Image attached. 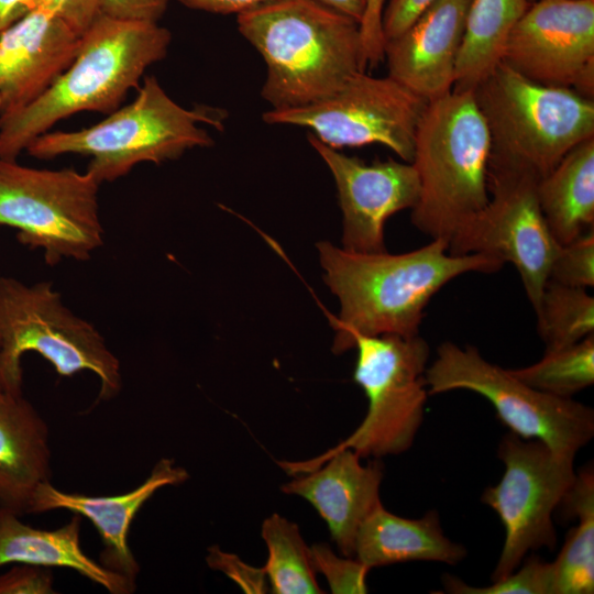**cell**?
Here are the masks:
<instances>
[{"instance_id":"cell-1","label":"cell","mask_w":594,"mask_h":594,"mask_svg":"<svg viewBox=\"0 0 594 594\" xmlns=\"http://www.w3.org/2000/svg\"><path fill=\"white\" fill-rule=\"evenodd\" d=\"M317 249L324 282L340 302L339 317L328 316L336 330V353L351 349L353 333L418 336L427 305L446 284L504 266L484 254H451L442 239L400 254L356 253L329 242H319Z\"/></svg>"},{"instance_id":"cell-2","label":"cell","mask_w":594,"mask_h":594,"mask_svg":"<svg viewBox=\"0 0 594 594\" xmlns=\"http://www.w3.org/2000/svg\"><path fill=\"white\" fill-rule=\"evenodd\" d=\"M266 64L261 95L272 109L318 102L365 70L360 24L316 0H273L237 15Z\"/></svg>"},{"instance_id":"cell-3","label":"cell","mask_w":594,"mask_h":594,"mask_svg":"<svg viewBox=\"0 0 594 594\" xmlns=\"http://www.w3.org/2000/svg\"><path fill=\"white\" fill-rule=\"evenodd\" d=\"M170 32L156 22L101 14L81 35L73 63L35 100L0 114V158L16 160L57 122L82 111L111 113L145 70L162 61Z\"/></svg>"},{"instance_id":"cell-4","label":"cell","mask_w":594,"mask_h":594,"mask_svg":"<svg viewBox=\"0 0 594 594\" xmlns=\"http://www.w3.org/2000/svg\"><path fill=\"white\" fill-rule=\"evenodd\" d=\"M490 152L487 125L472 90L428 101L411 161L420 183L411 222L420 232L449 243L486 206Z\"/></svg>"},{"instance_id":"cell-5","label":"cell","mask_w":594,"mask_h":594,"mask_svg":"<svg viewBox=\"0 0 594 594\" xmlns=\"http://www.w3.org/2000/svg\"><path fill=\"white\" fill-rule=\"evenodd\" d=\"M226 114L205 106L186 109L174 101L154 76L145 77L136 97L94 124L76 131L46 132L26 148L36 158L64 154L90 156L89 172L99 184L113 182L144 162L155 164L213 144L200 127L223 128Z\"/></svg>"},{"instance_id":"cell-6","label":"cell","mask_w":594,"mask_h":594,"mask_svg":"<svg viewBox=\"0 0 594 594\" xmlns=\"http://www.w3.org/2000/svg\"><path fill=\"white\" fill-rule=\"evenodd\" d=\"M472 91L490 134L488 169L528 173L540 180L594 136L593 99L530 80L504 62Z\"/></svg>"},{"instance_id":"cell-7","label":"cell","mask_w":594,"mask_h":594,"mask_svg":"<svg viewBox=\"0 0 594 594\" xmlns=\"http://www.w3.org/2000/svg\"><path fill=\"white\" fill-rule=\"evenodd\" d=\"M35 352L61 376L81 371L100 383L99 400H109L122 388L119 359L89 321L75 315L50 282L32 285L0 277V385L23 393L22 356Z\"/></svg>"},{"instance_id":"cell-8","label":"cell","mask_w":594,"mask_h":594,"mask_svg":"<svg viewBox=\"0 0 594 594\" xmlns=\"http://www.w3.org/2000/svg\"><path fill=\"white\" fill-rule=\"evenodd\" d=\"M99 186L87 170L34 168L0 158V226L15 229L21 244L41 249L48 265L87 261L105 239Z\"/></svg>"},{"instance_id":"cell-9","label":"cell","mask_w":594,"mask_h":594,"mask_svg":"<svg viewBox=\"0 0 594 594\" xmlns=\"http://www.w3.org/2000/svg\"><path fill=\"white\" fill-rule=\"evenodd\" d=\"M428 394L466 389L485 397L499 420L524 439H537L574 459L594 436V411L572 398L537 391L509 370L485 360L472 345L441 343L425 374Z\"/></svg>"},{"instance_id":"cell-10","label":"cell","mask_w":594,"mask_h":594,"mask_svg":"<svg viewBox=\"0 0 594 594\" xmlns=\"http://www.w3.org/2000/svg\"><path fill=\"white\" fill-rule=\"evenodd\" d=\"M350 348L358 351L353 378L369 407L361 425L333 450L351 449L360 458L407 451L424 420L428 343L419 334L353 333Z\"/></svg>"},{"instance_id":"cell-11","label":"cell","mask_w":594,"mask_h":594,"mask_svg":"<svg viewBox=\"0 0 594 594\" xmlns=\"http://www.w3.org/2000/svg\"><path fill=\"white\" fill-rule=\"evenodd\" d=\"M498 458L505 464L504 475L482 494L506 532L493 581L514 572L529 551L554 548L553 514L576 476L574 459L512 431L502 438Z\"/></svg>"},{"instance_id":"cell-12","label":"cell","mask_w":594,"mask_h":594,"mask_svg":"<svg viewBox=\"0 0 594 594\" xmlns=\"http://www.w3.org/2000/svg\"><path fill=\"white\" fill-rule=\"evenodd\" d=\"M427 103L389 76L362 72L318 102L272 109L263 120L309 128L320 142L336 150L378 143L411 163L417 125Z\"/></svg>"},{"instance_id":"cell-13","label":"cell","mask_w":594,"mask_h":594,"mask_svg":"<svg viewBox=\"0 0 594 594\" xmlns=\"http://www.w3.org/2000/svg\"><path fill=\"white\" fill-rule=\"evenodd\" d=\"M531 174L488 169L490 199L448 243L454 255L484 254L517 270L535 309L549 279L560 244L541 212Z\"/></svg>"},{"instance_id":"cell-14","label":"cell","mask_w":594,"mask_h":594,"mask_svg":"<svg viewBox=\"0 0 594 594\" xmlns=\"http://www.w3.org/2000/svg\"><path fill=\"white\" fill-rule=\"evenodd\" d=\"M502 62L539 84L594 95V0H536L512 30Z\"/></svg>"},{"instance_id":"cell-15","label":"cell","mask_w":594,"mask_h":594,"mask_svg":"<svg viewBox=\"0 0 594 594\" xmlns=\"http://www.w3.org/2000/svg\"><path fill=\"white\" fill-rule=\"evenodd\" d=\"M310 145L329 167L343 216L342 248L356 253L385 252L384 227L393 215L413 209L420 183L411 163L394 160L366 164L338 152L312 134Z\"/></svg>"},{"instance_id":"cell-16","label":"cell","mask_w":594,"mask_h":594,"mask_svg":"<svg viewBox=\"0 0 594 594\" xmlns=\"http://www.w3.org/2000/svg\"><path fill=\"white\" fill-rule=\"evenodd\" d=\"M360 459L351 449H330L306 462H280L287 472L302 473L280 490L301 496L317 509L345 557H354L358 530L381 504L382 464L363 465Z\"/></svg>"},{"instance_id":"cell-17","label":"cell","mask_w":594,"mask_h":594,"mask_svg":"<svg viewBox=\"0 0 594 594\" xmlns=\"http://www.w3.org/2000/svg\"><path fill=\"white\" fill-rule=\"evenodd\" d=\"M80 37L41 6L0 30V114L42 95L73 63Z\"/></svg>"},{"instance_id":"cell-18","label":"cell","mask_w":594,"mask_h":594,"mask_svg":"<svg viewBox=\"0 0 594 594\" xmlns=\"http://www.w3.org/2000/svg\"><path fill=\"white\" fill-rule=\"evenodd\" d=\"M471 0H435L384 45L388 76L427 101L450 92Z\"/></svg>"},{"instance_id":"cell-19","label":"cell","mask_w":594,"mask_h":594,"mask_svg":"<svg viewBox=\"0 0 594 594\" xmlns=\"http://www.w3.org/2000/svg\"><path fill=\"white\" fill-rule=\"evenodd\" d=\"M188 477V472L173 459L162 458L140 486L114 496L66 493L48 481L41 484L34 493L29 513L66 509L87 518L102 541L100 563L136 585L140 566L129 546L131 524L156 491L164 486L183 484Z\"/></svg>"},{"instance_id":"cell-20","label":"cell","mask_w":594,"mask_h":594,"mask_svg":"<svg viewBox=\"0 0 594 594\" xmlns=\"http://www.w3.org/2000/svg\"><path fill=\"white\" fill-rule=\"evenodd\" d=\"M50 431L23 396L0 385V509L22 516L38 486L51 481Z\"/></svg>"},{"instance_id":"cell-21","label":"cell","mask_w":594,"mask_h":594,"mask_svg":"<svg viewBox=\"0 0 594 594\" xmlns=\"http://www.w3.org/2000/svg\"><path fill=\"white\" fill-rule=\"evenodd\" d=\"M20 517L0 509V568L7 564L67 568L112 594L135 591L136 585L82 551L80 515L74 514L68 522L52 530L26 525Z\"/></svg>"},{"instance_id":"cell-22","label":"cell","mask_w":594,"mask_h":594,"mask_svg":"<svg viewBox=\"0 0 594 594\" xmlns=\"http://www.w3.org/2000/svg\"><path fill=\"white\" fill-rule=\"evenodd\" d=\"M354 557L370 569L409 561L454 565L466 557V549L443 534L436 510L409 519L387 512L381 503L358 530Z\"/></svg>"},{"instance_id":"cell-23","label":"cell","mask_w":594,"mask_h":594,"mask_svg":"<svg viewBox=\"0 0 594 594\" xmlns=\"http://www.w3.org/2000/svg\"><path fill=\"white\" fill-rule=\"evenodd\" d=\"M537 196L560 245L594 227V136L574 146L538 182Z\"/></svg>"},{"instance_id":"cell-24","label":"cell","mask_w":594,"mask_h":594,"mask_svg":"<svg viewBox=\"0 0 594 594\" xmlns=\"http://www.w3.org/2000/svg\"><path fill=\"white\" fill-rule=\"evenodd\" d=\"M529 0H471L452 90H473L502 62L507 38Z\"/></svg>"},{"instance_id":"cell-25","label":"cell","mask_w":594,"mask_h":594,"mask_svg":"<svg viewBox=\"0 0 594 594\" xmlns=\"http://www.w3.org/2000/svg\"><path fill=\"white\" fill-rule=\"evenodd\" d=\"M568 519L576 517L565 542L552 562L554 594L594 592V472L587 465L576 473L558 508Z\"/></svg>"},{"instance_id":"cell-26","label":"cell","mask_w":594,"mask_h":594,"mask_svg":"<svg viewBox=\"0 0 594 594\" xmlns=\"http://www.w3.org/2000/svg\"><path fill=\"white\" fill-rule=\"evenodd\" d=\"M268 557L263 566L275 594H321L310 548L296 524L273 514L262 524Z\"/></svg>"},{"instance_id":"cell-27","label":"cell","mask_w":594,"mask_h":594,"mask_svg":"<svg viewBox=\"0 0 594 594\" xmlns=\"http://www.w3.org/2000/svg\"><path fill=\"white\" fill-rule=\"evenodd\" d=\"M534 310L544 352L572 345L594 334V298L585 288L548 279Z\"/></svg>"},{"instance_id":"cell-28","label":"cell","mask_w":594,"mask_h":594,"mask_svg":"<svg viewBox=\"0 0 594 594\" xmlns=\"http://www.w3.org/2000/svg\"><path fill=\"white\" fill-rule=\"evenodd\" d=\"M509 372L537 391L572 398L594 383V334L572 345L544 352L537 363Z\"/></svg>"},{"instance_id":"cell-29","label":"cell","mask_w":594,"mask_h":594,"mask_svg":"<svg viewBox=\"0 0 594 594\" xmlns=\"http://www.w3.org/2000/svg\"><path fill=\"white\" fill-rule=\"evenodd\" d=\"M443 586L447 593L454 594H554L552 562L532 556L518 571L495 580L491 585L471 586L458 578L446 575Z\"/></svg>"},{"instance_id":"cell-30","label":"cell","mask_w":594,"mask_h":594,"mask_svg":"<svg viewBox=\"0 0 594 594\" xmlns=\"http://www.w3.org/2000/svg\"><path fill=\"white\" fill-rule=\"evenodd\" d=\"M549 279L572 287H593L594 228L559 246L550 266Z\"/></svg>"},{"instance_id":"cell-31","label":"cell","mask_w":594,"mask_h":594,"mask_svg":"<svg viewBox=\"0 0 594 594\" xmlns=\"http://www.w3.org/2000/svg\"><path fill=\"white\" fill-rule=\"evenodd\" d=\"M310 554L316 573L324 575L332 593H367L366 576L371 569L356 558L338 557L326 543L312 544Z\"/></svg>"},{"instance_id":"cell-32","label":"cell","mask_w":594,"mask_h":594,"mask_svg":"<svg viewBox=\"0 0 594 594\" xmlns=\"http://www.w3.org/2000/svg\"><path fill=\"white\" fill-rule=\"evenodd\" d=\"M206 561L209 568L220 571L234 581L245 593H266V573L263 568H254L218 546L208 548Z\"/></svg>"},{"instance_id":"cell-33","label":"cell","mask_w":594,"mask_h":594,"mask_svg":"<svg viewBox=\"0 0 594 594\" xmlns=\"http://www.w3.org/2000/svg\"><path fill=\"white\" fill-rule=\"evenodd\" d=\"M54 579L50 568L14 564L0 574V594H52Z\"/></svg>"},{"instance_id":"cell-34","label":"cell","mask_w":594,"mask_h":594,"mask_svg":"<svg viewBox=\"0 0 594 594\" xmlns=\"http://www.w3.org/2000/svg\"><path fill=\"white\" fill-rule=\"evenodd\" d=\"M38 6L66 22L79 36L102 14V0H40Z\"/></svg>"},{"instance_id":"cell-35","label":"cell","mask_w":594,"mask_h":594,"mask_svg":"<svg viewBox=\"0 0 594 594\" xmlns=\"http://www.w3.org/2000/svg\"><path fill=\"white\" fill-rule=\"evenodd\" d=\"M435 0H388L382 15L384 42L405 32ZM385 45V44H384Z\"/></svg>"},{"instance_id":"cell-36","label":"cell","mask_w":594,"mask_h":594,"mask_svg":"<svg viewBox=\"0 0 594 594\" xmlns=\"http://www.w3.org/2000/svg\"><path fill=\"white\" fill-rule=\"evenodd\" d=\"M169 0H102V14L127 21L156 22Z\"/></svg>"},{"instance_id":"cell-37","label":"cell","mask_w":594,"mask_h":594,"mask_svg":"<svg viewBox=\"0 0 594 594\" xmlns=\"http://www.w3.org/2000/svg\"><path fill=\"white\" fill-rule=\"evenodd\" d=\"M386 0H367L366 11L360 24L367 64L375 66L384 58L382 15Z\"/></svg>"},{"instance_id":"cell-38","label":"cell","mask_w":594,"mask_h":594,"mask_svg":"<svg viewBox=\"0 0 594 594\" xmlns=\"http://www.w3.org/2000/svg\"><path fill=\"white\" fill-rule=\"evenodd\" d=\"M183 6L216 14H239L273 0H178Z\"/></svg>"},{"instance_id":"cell-39","label":"cell","mask_w":594,"mask_h":594,"mask_svg":"<svg viewBox=\"0 0 594 594\" xmlns=\"http://www.w3.org/2000/svg\"><path fill=\"white\" fill-rule=\"evenodd\" d=\"M40 0H0V30L35 9Z\"/></svg>"},{"instance_id":"cell-40","label":"cell","mask_w":594,"mask_h":594,"mask_svg":"<svg viewBox=\"0 0 594 594\" xmlns=\"http://www.w3.org/2000/svg\"><path fill=\"white\" fill-rule=\"evenodd\" d=\"M319 3L345 14L361 24L366 11L367 0H316Z\"/></svg>"},{"instance_id":"cell-41","label":"cell","mask_w":594,"mask_h":594,"mask_svg":"<svg viewBox=\"0 0 594 594\" xmlns=\"http://www.w3.org/2000/svg\"><path fill=\"white\" fill-rule=\"evenodd\" d=\"M534 1H536V0H529V2H534Z\"/></svg>"},{"instance_id":"cell-42","label":"cell","mask_w":594,"mask_h":594,"mask_svg":"<svg viewBox=\"0 0 594 594\" xmlns=\"http://www.w3.org/2000/svg\"><path fill=\"white\" fill-rule=\"evenodd\" d=\"M0 106H1V100H0Z\"/></svg>"}]
</instances>
